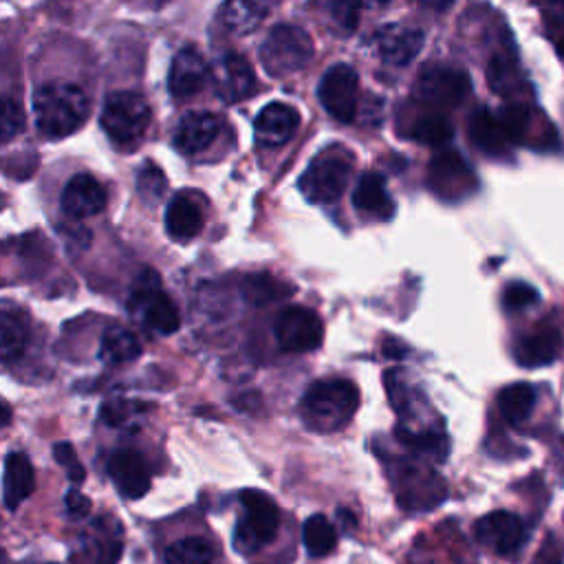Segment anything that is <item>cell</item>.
Segmentation results:
<instances>
[{"mask_svg":"<svg viewBox=\"0 0 564 564\" xmlns=\"http://www.w3.org/2000/svg\"><path fill=\"white\" fill-rule=\"evenodd\" d=\"M275 339L284 352H311L324 339L322 319L306 306H286L275 319Z\"/></svg>","mask_w":564,"mask_h":564,"instance_id":"obj_11","label":"cell"},{"mask_svg":"<svg viewBox=\"0 0 564 564\" xmlns=\"http://www.w3.org/2000/svg\"><path fill=\"white\" fill-rule=\"evenodd\" d=\"M0 564H13V562L9 560V555H7L2 549H0Z\"/></svg>","mask_w":564,"mask_h":564,"instance_id":"obj_44","label":"cell"},{"mask_svg":"<svg viewBox=\"0 0 564 564\" xmlns=\"http://www.w3.org/2000/svg\"><path fill=\"white\" fill-rule=\"evenodd\" d=\"M487 82L496 95L509 97L520 86V70L513 59L507 57H494L487 66Z\"/></svg>","mask_w":564,"mask_h":564,"instance_id":"obj_35","label":"cell"},{"mask_svg":"<svg viewBox=\"0 0 564 564\" xmlns=\"http://www.w3.org/2000/svg\"><path fill=\"white\" fill-rule=\"evenodd\" d=\"M359 408V390L348 379H322L306 388L300 414L313 432H335L344 427Z\"/></svg>","mask_w":564,"mask_h":564,"instance_id":"obj_2","label":"cell"},{"mask_svg":"<svg viewBox=\"0 0 564 564\" xmlns=\"http://www.w3.org/2000/svg\"><path fill=\"white\" fill-rule=\"evenodd\" d=\"M535 399H538V394L531 383H524V381L509 383L507 388H502L498 392V410L507 423L520 425L533 412Z\"/></svg>","mask_w":564,"mask_h":564,"instance_id":"obj_27","label":"cell"},{"mask_svg":"<svg viewBox=\"0 0 564 564\" xmlns=\"http://www.w3.org/2000/svg\"><path fill=\"white\" fill-rule=\"evenodd\" d=\"M383 352L388 355V357H392V359H401V357H405V346L403 344H399V341H394V339H386L383 341Z\"/></svg>","mask_w":564,"mask_h":564,"instance_id":"obj_41","label":"cell"},{"mask_svg":"<svg viewBox=\"0 0 564 564\" xmlns=\"http://www.w3.org/2000/svg\"><path fill=\"white\" fill-rule=\"evenodd\" d=\"M139 192H141V196H145L150 200L161 198V194L165 192V176H163V172L156 165L148 163L139 172Z\"/></svg>","mask_w":564,"mask_h":564,"instance_id":"obj_38","label":"cell"},{"mask_svg":"<svg viewBox=\"0 0 564 564\" xmlns=\"http://www.w3.org/2000/svg\"><path fill=\"white\" fill-rule=\"evenodd\" d=\"M538 300H540L538 289H533V286L527 284V282H511V284H507L505 291H502V306H505L507 311H522V308H529V306H533Z\"/></svg>","mask_w":564,"mask_h":564,"instance_id":"obj_37","label":"cell"},{"mask_svg":"<svg viewBox=\"0 0 564 564\" xmlns=\"http://www.w3.org/2000/svg\"><path fill=\"white\" fill-rule=\"evenodd\" d=\"M337 516H339V520H341V527H344V524H346V529H352V527H355V518H352L348 511L339 509Z\"/></svg>","mask_w":564,"mask_h":564,"instance_id":"obj_42","label":"cell"},{"mask_svg":"<svg viewBox=\"0 0 564 564\" xmlns=\"http://www.w3.org/2000/svg\"><path fill=\"white\" fill-rule=\"evenodd\" d=\"M9 416H11L9 408H7V405L0 401V425H2V423H7V421H9Z\"/></svg>","mask_w":564,"mask_h":564,"instance_id":"obj_43","label":"cell"},{"mask_svg":"<svg viewBox=\"0 0 564 564\" xmlns=\"http://www.w3.org/2000/svg\"><path fill=\"white\" fill-rule=\"evenodd\" d=\"M207 79H209V68L203 55L194 46H185L174 55L170 75H167V86L174 97L178 99L194 97L196 93H200Z\"/></svg>","mask_w":564,"mask_h":564,"instance_id":"obj_18","label":"cell"},{"mask_svg":"<svg viewBox=\"0 0 564 564\" xmlns=\"http://www.w3.org/2000/svg\"><path fill=\"white\" fill-rule=\"evenodd\" d=\"M293 293H295L293 284L278 280L269 273H253V275H247L242 282L245 300L256 306H264V304L284 300V297H291Z\"/></svg>","mask_w":564,"mask_h":564,"instance_id":"obj_28","label":"cell"},{"mask_svg":"<svg viewBox=\"0 0 564 564\" xmlns=\"http://www.w3.org/2000/svg\"><path fill=\"white\" fill-rule=\"evenodd\" d=\"M212 84L216 88V95L227 101H242L256 93V75L251 64L238 55V53H225L209 73Z\"/></svg>","mask_w":564,"mask_h":564,"instance_id":"obj_13","label":"cell"},{"mask_svg":"<svg viewBox=\"0 0 564 564\" xmlns=\"http://www.w3.org/2000/svg\"><path fill=\"white\" fill-rule=\"evenodd\" d=\"M22 128H24L22 106L11 97L0 95V141L15 137L18 132H22Z\"/></svg>","mask_w":564,"mask_h":564,"instance_id":"obj_36","label":"cell"},{"mask_svg":"<svg viewBox=\"0 0 564 564\" xmlns=\"http://www.w3.org/2000/svg\"><path fill=\"white\" fill-rule=\"evenodd\" d=\"M474 535L480 544L491 549L498 555L516 553L524 542V524L511 511H491L482 516L476 527Z\"/></svg>","mask_w":564,"mask_h":564,"instance_id":"obj_14","label":"cell"},{"mask_svg":"<svg viewBox=\"0 0 564 564\" xmlns=\"http://www.w3.org/2000/svg\"><path fill=\"white\" fill-rule=\"evenodd\" d=\"M352 205L368 216L388 220L394 212V203L388 194L386 178L379 172H364L352 192Z\"/></svg>","mask_w":564,"mask_h":564,"instance_id":"obj_25","label":"cell"},{"mask_svg":"<svg viewBox=\"0 0 564 564\" xmlns=\"http://www.w3.org/2000/svg\"><path fill=\"white\" fill-rule=\"evenodd\" d=\"M242 502V518L234 531V546L236 551L249 555L260 551L269 544L280 527V511L278 505L262 491L247 489L240 494Z\"/></svg>","mask_w":564,"mask_h":564,"instance_id":"obj_5","label":"cell"},{"mask_svg":"<svg viewBox=\"0 0 564 564\" xmlns=\"http://www.w3.org/2000/svg\"><path fill=\"white\" fill-rule=\"evenodd\" d=\"M447 489L434 469L419 463H399L397 500L408 511H427L443 502Z\"/></svg>","mask_w":564,"mask_h":564,"instance_id":"obj_9","label":"cell"},{"mask_svg":"<svg viewBox=\"0 0 564 564\" xmlns=\"http://www.w3.org/2000/svg\"><path fill=\"white\" fill-rule=\"evenodd\" d=\"M218 15H220V22L227 31L238 33V35H247L253 29L260 26L262 18L267 15V4L234 0V2L223 4Z\"/></svg>","mask_w":564,"mask_h":564,"instance_id":"obj_29","label":"cell"},{"mask_svg":"<svg viewBox=\"0 0 564 564\" xmlns=\"http://www.w3.org/2000/svg\"><path fill=\"white\" fill-rule=\"evenodd\" d=\"M560 346H562L560 330L553 326H540L516 341L513 357L524 368H538L555 361Z\"/></svg>","mask_w":564,"mask_h":564,"instance_id":"obj_21","label":"cell"},{"mask_svg":"<svg viewBox=\"0 0 564 564\" xmlns=\"http://www.w3.org/2000/svg\"><path fill=\"white\" fill-rule=\"evenodd\" d=\"M452 137H454L452 121L438 112L419 117L412 126V139L423 145L438 148V145H445L447 141H452Z\"/></svg>","mask_w":564,"mask_h":564,"instance_id":"obj_34","label":"cell"},{"mask_svg":"<svg viewBox=\"0 0 564 564\" xmlns=\"http://www.w3.org/2000/svg\"><path fill=\"white\" fill-rule=\"evenodd\" d=\"M302 542H304V549L311 557H324L335 549L337 531L326 520V516L315 513L302 527Z\"/></svg>","mask_w":564,"mask_h":564,"instance_id":"obj_32","label":"cell"},{"mask_svg":"<svg viewBox=\"0 0 564 564\" xmlns=\"http://www.w3.org/2000/svg\"><path fill=\"white\" fill-rule=\"evenodd\" d=\"M220 132V119L212 112H187L174 132V145L185 152L194 154L212 145V141Z\"/></svg>","mask_w":564,"mask_h":564,"instance_id":"obj_23","label":"cell"},{"mask_svg":"<svg viewBox=\"0 0 564 564\" xmlns=\"http://www.w3.org/2000/svg\"><path fill=\"white\" fill-rule=\"evenodd\" d=\"M35 489V474L33 465L26 454L11 452L4 458V474H2V500L7 509H18Z\"/></svg>","mask_w":564,"mask_h":564,"instance_id":"obj_22","label":"cell"},{"mask_svg":"<svg viewBox=\"0 0 564 564\" xmlns=\"http://www.w3.org/2000/svg\"><path fill=\"white\" fill-rule=\"evenodd\" d=\"M557 53L564 57V37L557 42Z\"/></svg>","mask_w":564,"mask_h":564,"instance_id":"obj_45","label":"cell"},{"mask_svg":"<svg viewBox=\"0 0 564 564\" xmlns=\"http://www.w3.org/2000/svg\"><path fill=\"white\" fill-rule=\"evenodd\" d=\"M53 454H55L57 463L66 469V474H68V478L73 482H82L84 480L86 471H84V467H82V463H79V458L75 454V447L70 443H55L53 445Z\"/></svg>","mask_w":564,"mask_h":564,"instance_id":"obj_39","label":"cell"},{"mask_svg":"<svg viewBox=\"0 0 564 564\" xmlns=\"http://www.w3.org/2000/svg\"><path fill=\"white\" fill-rule=\"evenodd\" d=\"M108 476L117 491L130 500H137L150 489V469L145 458L134 449H117L108 458Z\"/></svg>","mask_w":564,"mask_h":564,"instance_id":"obj_16","label":"cell"},{"mask_svg":"<svg viewBox=\"0 0 564 564\" xmlns=\"http://www.w3.org/2000/svg\"><path fill=\"white\" fill-rule=\"evenodd\" d=\"M62 212L70 218L95 216L106 207V192L90 174H75L62 192Z\"/></svg>","mask_w":564,"mask_h":564,"instance_id":"obj_20","label":"cell"},{"mask_svg":"<svg viewBox=\"0 0 564 564\" xmlns=\"http://www.w3.org/2000/svg\"><path fill=\"white\" fill-rule=\"evenodd\" d=\"M159 282V275L152 269H145L139 275L134 291L130 295V311L150 330L172 335L174 330H178L181 319L176 306L172 304L170 295L161 289Z\"/></svg>","mask_w":564,"mask_h":564,"instance_id":"obj_6","label":"cell"},{"mask_svg":"<svg viewBox=\"0 0 564 564\" xmlns=\"http://www.w3.org/2000/svg\"><path fill=\"white\" fill-rule=\"evenodd\" d=\"M352 172V154L339 145L319 152L300 176V189L311 203H333Z\"/></svg>","mask_w":564,"mask_h":564,"instance_id":"obj_4","label":"cell"},{"mask_svg":"<svg viewBox=\"0 0 564 564\" xmlns=\"http://www.w3.org/2000/svg\"><path fill=\"white\" fill-rule=\"evenodd\" d=\"M427 187L443 200H458L476 189V174L458 152H441L430 161Z\"/></svg>","mask_w":564,"mask_h":564,"instance_id":"obj_12","label":"cell"},{"mask_svg":"<svg viewBox=\"0 0 564 564\" xmlns=\"http://www.w3.org/2000/svg\"><path fill=\"white\" fill-rule=\"evenodd\" d=\"M90 101L86 93L73 82H48L42 84L33 95L35 123L42 134L62 139L75 132L88 117Z\"/></svg>","mask_w":564,"mask_h":564,"instance_id":"obj_1","label":"cell"},{"mask_svg":"<svg viewBox=\"0 0 564 564\" xmlns=\"http://www.w3.org/2000/svg\"><path fill=\"white\" fill-rule=\"evenodd\" d=\"M150 126V106L137 93H112L104 101L101 128L117 143H132L145 134Z\"/></svg>","mask_w":564,"mask_h":564,"instance_id":"obj_7","label":"cell"},{"mask_svg":"<svg viewBox=\"0 0 564 564\" xmlns=\"http://www.w3.org/2000/svg\"><path fill=\"white\" fill-rule=\"evenodd\" d=\"M313 37L297 24H278L260 46V62L271 77H289L313 59Z\"/></svg>","mask_w":564,"mask_h":564,"instance_id":"obj_3","label":"cell"},{"mask_svg":"<svg viewBox=\"0 0 564 564\" xmlns=\"http://www.w3.org/2000/svg\"><path fill=\"white\" fill-rule=\"evenodd\" d=\"M375 44L383 62L405 66L421 53L425 44V33L419 26L386 24L375 33Z\"/></svg>","mask_w":564,"mask_h":564,"instance_id":"obj_17","label":"cell"},{"mask_svg":"<svg viewBox=\"0 0 564 564\" xmlns=\"http://www.w3.org/2000/svg\"><path fill=\"white\" fill-rule=\"evenodd\" d=\"M469 139L487 156L502 159V156L511 154L513 139L509 137L500 117L494 115L489 108H478V110L471 112V117H469Z\"/></svg>","mask_w":564,"mask_h":564,"instance_id":"obj_19","label":"cell"},{"mask_svg":"<svg viewBox=\"0 0 564 564\" xmlns=\"http://www.w3.org/2000/svg\"><path fill=\"white\" fill-rule=\"evenodd\" d=\"M357 93H359V77L350 64H333L319 79L317 97L324 110L341 121L350 123L357 115Z\"/></svg>","mask_w":564,"mask_h":564,"instance_id":"obj_10","label":"cell"},{"mask_svg":"<svg viewBox=\"0 0 564 564\" xmlns=\"http://www.w3.org/2000/svg\"><path fill=\"white\" fill-rule=\"evenodd\" d=\"M141 355V344L139 339L121 328V326H110L101 335V346H99V357L108 364H126L132 361Z\"/></svg>","mask_w":564,"mask_h":564,"instance_id":"obj_30","label":"cell"},{"mask_svg":"<svg viewBox=\"0 0 564 564\" xmlns=\"http://www.w3.org/2000/svg\"><path fill=\"white\" fill-rule=\"evenodd\" d=\"M297 126L300 112L293 106L284 101H271L258 112L253 121V137L262 148H280L293 139Z\"/></svg>","mask_w":564,"mask_h":564,"instance_id":"obj_15","label":"cell"},{"mask_svg":"<svg viewBox=\"0 0 564 564\" xmlns=\"http://www.w3.org/2000/svg\"><path fill=\"white\" fill-rule=\"evenodd\" d=\"M414 97L430 106L454 108L458 106L471 88L469 75L449 64H427L414 79Z\"/></svg>","mask_w":564,"mask_h":564,"instance_id":"obj_8","label":"cell"},{"mask_svg":"<svg viewBox=\"0 0 564 564\" xmlns=\"http://www.w3.org/2000/svg\"><path fill=\"white\" fill-rule=\"evenodd\" d=\"M397 438L408 445L410 449H414L421 456L434 458V460H445L447 456V436L443 430H410L405 425L394 430Z\"/></svg>","mask_w":564,"mask_h":564,"instance_id":"obj_31","label":"cell"},{"mask_svg":"<svg viewBox=\"0 0 564 564\" xmlns=\"http://www.w3.org/2000/svg\"><path fill=\"white\" fill-rule=\"evenodd\" d=\"M29 341V315L11 300H0V359L9 361L22 355Z\"/></svg>","mask_w":564,"mask_h":564,"instance_id":"obj_24","label":"cell"},{"mask_svg":"<svg viewBox=\"0 0 564 564\" xmlns=\"http://www.w3.org/2000/svg\"><path fill=\"white\" fill-rule=\"evenodd\" d=\"M216 551L205 538H183L163 553V564H214Z\"/></svg>","mask_w":564,"mask_h":564,"instance_id":"obj_33","label":"cell"},{"mask_svg":"<svg viewBox=\"0 0 564 564\" xmlns=\"http://www.w3.org/2000/svg\"><path fill=\"white\" fill-rule=\"evenodd\" d=\"M165 229L178 242L192 240L203 229V209L192 196L176 194L165 209Z\"/></svg>","mask_w":564,"mask_h":564,"instance_id":"obj_26","label":"cell"},{"mask_svg":"<svg viewBox=\"0 0 564 564\" xmlns=\"http://www.w3.org/2000/svg\"><path fill=\"white\" fill-rule=\"evenodd\" d=\"M64 505H66V513L73 518V520H84L88 518L90 513V500L77 491V489H70L64 498Z\"/></svg>","mask_w":564,"mask_h":564,"instance_id":"obj_40","label":"cell"}]
</instances>
